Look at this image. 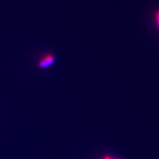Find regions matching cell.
<instances>
[{"instance_id":"1","label":"cell","mask_w":159,"mask_h":159,"mask_svg":"<svg viewBox=\"0 0 159 159\" xmlns=\"http://www.w3.org/2000/svg\"><path fill=\"white\" fill-rule=\"evenodd\" d=\"M54 62V57L52 54H47L39 62V66L41 68H46L51 66Z\"/></svg>"},{"instance_id":"2","label":"cell","mask_w":159,"mask_h":159,"mask_svg":"<svg viewBox=\"0 0 159 159\" xmlns=\"http://www.w3.org/2000/svg\"><path fill=\"white\" fill-rule=\"evenodd\" d=\"M155 21H156L157 25L159 29V10H158L155 13Z\"/></svg>"},{"instance_id":"3","label":"cell","mask_w":159,"mask_h":159,"mask_svg":"<svg viewBox=\"0 0 159 159\" xmlns=\"http://www.w3.org/2000/svg\"><path fill=\"white\" fill-rule=\"evenodd\" d=\"M102 159H116V158H113V157H111L110 156H106V157H104Z\"/></svg>"}]
</instances>
